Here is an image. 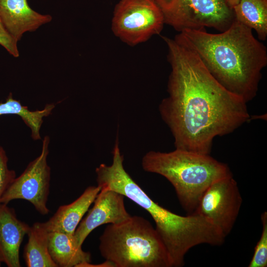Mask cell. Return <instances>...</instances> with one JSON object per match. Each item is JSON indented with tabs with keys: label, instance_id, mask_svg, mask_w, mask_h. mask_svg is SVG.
<instances>
[{
	"label": "cell",
	"instance_id": "6da1fadb",
	"mask_svg": "<svg viewBox=\"0 0 267 267\" xmlns=\"http://www.w3.org/2000/svg\"><path fill=\"white\" fill-rule=\"evenodd\" d=\"M172 70L168 96L159 105L176 149L210 154L213 139L249 120L246 102L223 87L197 54L177 40L162 36Z\"/></svg>",
	"mask_w": 267,
	"mask_h": 267
},
{
	"label": "cell",
	"instance_id": "7a4b0ae2",
	"mask_svg": "<svg viewBox=\"0 0 267 267\" xmlns=\"http://www.w3.org/2000/svg\"><path fill=\"white\" fill-rule=\"evenodd\" d=\"M175 39L193 50L211 75L246 103L257 93L262 71L267 64L266 46L252 30L234 19L219 34L205 29L185 30Z\"/></svg>",
	"mask_w": 267,
	"mask_h": 267
},
{
	"label": "cell",
	"instance_id": "3957f363",
	"mask_svg": "<svg viewBox=\"0 0 267 267\" xmlns=\"http://www.w3.org/2000/svg\"><path fill=\"white\" fill-rule=\"evenodd\" d=\"M141 165L145 171L160 175L170 181L188 214L194 212L213 182L232 175L226 164L210 154L178 149L170 152L150 151L143 157Z\"/></svg>",
	"mask_w": 267,
	"mask_h": 267
},
{
	"label": "cell",
	"instance_id": "277c9868",
	"mask_svg": "<svg viewBox=\"0 0 267 267\" xmlns=\"http://www.w3.org/2000/svg\"><path fill=\"white\" fill-rule=\"evenodd\" d=\"M99 249L115 267H172L167 250L151 223L132 216L119 224H109L99 237Z\"/></svg>",
	"mask_w": 267,
	"mask_h": 267
},
{
	"label": "cell",
	"instance_id": "5b68a950",
	"mask_svg": "<svg viewBox=\"0 0 267 267\" xmlns=\"http://www.w3.org/2000/svg\"><path fill=\"white\" fill-rule=\"evenodd\" d=\"M164 22L176 31L213 28L222 32L235 19L233 9L224 0H154Z\"/></svg>",
	"mask_w": 267,
	"mask_h": 267
},
{
	"label": "cell",
	"instance_id": "8992f818",
	"mask_svg": "<svg viewBox=\"0 0 267 267\" xmlns=\"http://www.w3.org/2000/svg\"><path fill=\"white\" fill-rule=\"evenodd\" d=\"M164 23L154 0H120L114 10L112 30L121 41L134 46L159 34Z\"/></svg>",
	"mask_w": 267,
	"mask_h": 267
},
{
	"label": "cell",
	"instance_id": "52a82bcc",
	"mask_svg": "<svg viewBox=\"0 0 267 267\" xmlns=\"http://www.w3.org/2000/svg\"><path fill=\"white\" fill-rule=\"evenodd\" d=\"M242 203L232 175L213 182L201 197L194 213L215 225L226 237L231 232Z\"/></svg>",
	"mask_w": 267,
	"mask_h": 267
},
{
	"label": "cell",
	"instance_id": "ba28073f",
	"mask_svg": "<svg viewBox=\"0 0 267 267\" xmlns=\"http://www.w3.org/2000/svg\"><path fill=\"white\" fill-rule=\"evenodd\" d=\"M49 136L43 140L40 155L31 161L24 171L15 178L1 199L7 204L15 199H24L30 202L42 215L49 212L47 202L49 193L50 169L47 163Z\"/></svg>",
	"mask_w": 267,
	"mask_h": 267
},
{
	"label": "cell",
	"instance_id": "9c48e42d",
	"mask_svg": "<svg viewBox=\"0 0 267 267\" xmlns=\"http://www.w3.org/2000/svg\"><path fill=\"white\" fill-rule=\"evenodd\" d=\"M125 197L115 190L100 189L93 206L82 220L74 234L78 246H82L88 236L96 227L105 224H119L131 217L126 209Z\"/></svg>",
	"mask_w": 267,
	"mask_h": 267
},
{
	"label": "cell",
	"instance_id": "30bf717a",
	"mask_svg": "<svg viewBox=\"0 0 267 267\" xmlns=\"http://www.w3.org/2000/svg\"><path fill=\"white\" fill-rule=\"evenodd\" d=\"M0 18L7 31L18 42L24 33L37 30L52 17L33 9L27 0H0Z\"/></svg>",
	"mask_w": 267,
	"mask_h": 267
},
{
	"label": "cell",
	"instance_id": "8fae6325",
	"mask_svg": "<svg viewBox=\"0 0 267 267\" xmlns=\"http://www.w3.org/2000/svg\"><path fill=\"white\" fill-rule=\"evenodd\" d=\"M30 227L17 218L13 209L0 204V260L7 267H21L20 247Z\"/></svg>",
	"mask_w": 267,
	"mask_h": 267
},
{
	"label": "cell",
	"instance_id": "7c38bea8",
	"mask_svg": "<svg viewBox=\"0 0 267 267\" xmlns=\"http://www.w3.org/2000/svg\"><path fill=\"white\" fill-rule=\"evenodd\" d=\"M100 189L98 185L89 186L74 201L59 207L53 216L44 222L49 232L58 231L73 235Z\"/></svg>",
	"mask_w": 267,
	"mask_h": 267
},
{
	"label": "cell",
	"instance_id": "4fadbf2b",
	"mask_svg": "<svg viewBox=\"0 0 267 267\" xmlns=\"http://www.w3.org/2000/svg\"><path fill=\"white\" fill-rule=\"evenodd\" d=\"M48 251L57 267H78L84 263H90V253L83 250L76 243L74 234L61 232H49Z\"/></svg>",
	"mask_w": 267,
	"mask_h": 267
},
{
	"label": "cell",
	"instance_id": "5bb4252c",
	"mask_svg": "<svg viewBox=\"0 0 267 267\" xmlns=\"http://www.w3.org/2000/svg\"><path fill=\"white\" fill-rule=\"evenodd\" d=\"M48 234L44 222H37L30 226L24 256L28 267H57L48 251Z\"/></svg>",
	"mask_w": 267,
	"mask_h": 267
},
{
	"label": "cell",
	"instance_id": "9a60e30c",
	"mask_svg": "<svg viewBox=\"0 0 267 267\" xmlns=\"http://www.w3.org/2000/svg\"><path fill=\"white\" fill-rule=\"evenodd\" d=\"M232 9L235 19L254 30L259 40H266L267 0H240Z\"/></svg>",
	"mask_w": 267,
	"mask_h": 267
},
{
	"label": "cell",
	"instance_id": "2e32d148",
	"mask_svg": "<svg viewBox=\"0 0 267 267\" xmlns=\"http://www.w3.org/2000/svg\"><path fill=\"white\" fill-rule=\"evenodd\" d=\"M262 232L255 246L252 258L248 267H267V212L265 211L261 215Z\"/></svg>",
	"mask_w": 267,
	"mask_h": 267
},
{
	"label": "cell",
	"instance_id": "e0dca14e",
	"mask_svg": "<svg viewBox=\"0 0 267 267\" xmlns=\"http://www.w3.org/2000/svg\"><path fill=\"white\" fill-rule=\"evenodd\" d=\"M7 162L6 152L0 145V204L2 197L16 178L15 171L8 169Z\"/></svg>",
	"mask_w": 267,
	"mask_h": 267
},
{
	"label": "cell",
	"instance_id": "ac0fdd59",
	"mask_svg": "<svg viewBox=\"0 0 267 267\" xmlns=\"http://www.w3.org/2000/svg\"><path fill=\"white\" fill-rule=\"evenodd\" d=\"M18 42L10 34L0 18V45L14 57L19 56Z\"/></svg>",
	"mask_w": 267,
	"mask_h": 267
},
{
	"label": "cell",
	"instance_id": "d6986e66",
	"mask_svg": "<svg viewBox=\"0 0 267 267\" xmlns=\"http://www.w3.org/2000/svg\"><path fill=\"white\" fill-rule=\"evenodd\" d=\"M14 105L12 101L6 98L3 102H0V116L12 115L14 112Z\"/></svg>",
	"mask_w": 267,
	"mask_h": 267
},
{
	"label": "cell",
	"instance_id": "ffe728a7",
	"mask_svg": "<svg viewBox=\"0 0 267 267\" xmlns=\"http://www.w3.org/2000/svg\"><path fill=\"white\" fill-rule=\"evenodd\" d=\"M78 267H115V266L111 262L105 260L103 263L97 265H92L90 263H84L79 265Z\"/></svg>",
	"mask_w": 267,
	"mask_h": 267
},
{
	"label": "cell",
	"instance_id": "44dd1931",
	"mask_svg": "<svg viewBox=\"0 0 267 267\" xmlns=\"http://www.w3.org/2000/svg\"><path fill=\"white\" fill-rule=\"evenodd\" d=\"M226 3L232 8L236 5L240 0H224Z\"/></svg>",
	"mask_w": 267,
	"mask_h": 267
}]
</instances>
